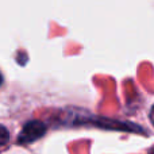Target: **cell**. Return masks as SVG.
Returning a JSON list of instances; mask_svg holds the SVG:
<instances>
[{"instance_id":"obj_1","label":"cell","mask_w":154,"mask_h":154,"mask_svg":"<svg viewBox=\"0 0 154 154\" xmlns=\"http://www.w3.org/2000/svg\"><path fill=\"white\" fill-rule=\"evenodd\" d=\"M46 133V125L41 120H31L27 122L23 126L20 131V135L18 138V142L22 145H27L31 142L37 141V139L42 138Z\"/></svg>"},{"instance_id":"obj_2","label":"cell","mask_w":154,"mask_h":154,"mask_svg":"<svg viewBox=\"0 0 154 154\" xmlns=\"http://www.w3.org/2000/svg\"><path fill=\"white\" fill-rule=\"evenodd\" d=\"M8 141H10V133H8V130L4 126L0 125V146L5 145Z\"/></svg>"},{"instance_id":"obj_3","label":"cell","mask_w":154,"mask_h":154,"mask_svg":"<svg viewBox=\"0 0 154 154\" xmlns=\"http://www.w3.org/2000/svg\"><path fill=\"white\" fill-rule=\"evenodd\" d=\"M150 120H152V123L154 126V106L152 107V111H150Z\"/></svg>"},{"instance_id":"obj_4","label":"cell","mask_w":154,"mask_h":154,"mask_svg":"<svg viewBox=\"0 0 154 154\" xmlns=\"http://www.w3.org/2000/svg\"><path fill=\"white\" fill-rule=\"evenodd\" d=\"M3 84V76H2V73H0V85Z\"/></svg>"},{"instance_id":"obj_5","label":"cell","mask_w":154,"mask_h":154,"mask_svg":"<svg viewBox=\"0 0 154 154\" xmlns=\"http://www.w3.org/2000/svg\"><path fill=\"white\" fill-rule=\"evenodd\" d=\"M149 154H154V147H153L152 150H150V153H149Z\"/></svg>"}]
</instances>
